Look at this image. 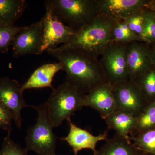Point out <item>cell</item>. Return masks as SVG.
Segmentation results:
<instances>
[{"label":"cell","mask_w":155,"mask_h":155,"mask_svg":"<svg viewBox=\"0 0 155 155\" xmlns=\"http://www.w3.org/2000/svg\"><path fill=\"white\" fill-rule=\"evenodd\" d=\"M61 63L66 79L80 91L87 94L101 84L108 82L97 57L81 50L58 47L47 51Z\"/></svg>","instance_id":"cell-1"},{"label":"cell","mask_w":155,"mask_h":155,"mask_svg":"<svg viewBox=\"0 0 155 155\" xmlns=\"http://www.w3.org/2000/svg\"><path fill=\"white\" fill-rule=\"evenodd\" d=\"M116 21V19L99 14L87 24L77 30L68 42L58 47L81 50L98 58L113 42L111 32Z\"/></svg>","instance_id":"cell-2"},{"label":"cell","mask_w":155,"mask_h":155,"mask_svg":"<svg viewBox=\"0 0 155 155\" xmlns=\"http://www.w3.org/2000/svg\"><path fill=\"white\" fill-rule=\"evenodd\" d=\"M85 94L65 80L53 89L48 101V110L54 127L61 126L71 119L76 111L85 107Z\"/></svg>","instance_id":"cell-3"},{"label":"cell","mask_w":155,"mask_h":155,"mask_svg":"<svg viewBox=\"0 0 155 155\" xmlns=\"http://www.w3.org/2000/svg\"><path fill=\"white\" fill-rule=\"evenodd\" d=\"M45 5L58 20L76 31L99 14L98 0H47Z\"/></svg>","instance_id":"cell-4"},{"label":"cell","mask_w":155,"mask_h":155,"mask_svg":"<svg viewBox=\"0 0 155 155\" xmlns=\"http://www.w3.org/2000/svg\"><path fill=\"white\" fill-rule=\"evenodd\" d=\"M37 115L35 124L27 130L25 138L27 152L32 151L38 155H55L57 137L53 131L54 125L49 116L46 102L37 106H30Z\"/></svg>","instance_id":"cell-5"},{"label":"cell","mask_w":155,"mask_h":155,"mask_svg":"<svg viewBox=\"0 0 155 155\" xmlns=\"http://www.w3.org/2000/svg\"><path fill=\"white\" fill-rule=\"evenodd\" d=\"M116 110L125 111L137 117L147 107L145 96L137 84L128 79L113 84Z\"/></svg>","instance_id":"cell-6"},{"label":"cell","mask_w":155,"mask_h":155,"mask_svg":"<svg viewBox=\"0 0 155 155\" xmlns=\"http://www.w3.org/2000/svg\"><path fill=\"white\" fill-rule=\"evenodd\" d=\"M127 45L112 42L100 56L108 82L112 84L129 79L126 58Z\"/></svg>","instance_id":"cell-7"},{"label":"cell","mask_w":155,"mask_h":155,"mask_svg":"<svg viewBox=\"0 0 155 155\" xmlns=\"http://www.w3.org/2000/svg\"><path fill=\"white\" fill-rule=\"evenodd\" d=\"M42 20V41L40 54L51 49L67 43L77 31L65 25L46 9Z\"/></svg>","instance_id":"cell-8"},{"label":"cell","mask_w":155,"mask_h":155,"mask_svg":"<svg viewBox=\"0 0 155 155\" xmlns=\"http://www.w3.org/2000/svg\"><path fill=\"white\" fill-rule=\"evenodd\" d=\"M23 92L22 85L17 80L7 77L0 78V100L11 112L18 128L22 126V109L30 107L26 104Z\"/></svg>","instance_id":"cell-9"},{"label":"cell","mask_w":155,"mask_h":155,"mask_svg":"<svg viewBox=\"0 0 155 155\" xmlns=\"http://www.w3.org/2000/svg\"><path fill=\"white\" fill-rule=\"evenodd\" d=\"M42 20L24 28L17 34L12 44L13 56L18 58L28 55L40 54Z\"/></svg>","instance_id":"cell-10"},{"label":"cell","mask_w":155,"mask_h":155,"mask_svg":"<svg viewBox=\"0 0 155 155\" xmlns=\"http://www.w3.org/2000/svg\"><path fill=\"white\" fill-rule=\"evenodd\" d=\"M126 63L129 79L134 81L153 66L150 47L143 41H134L127 45Z\"/></svg>","instance_id":"cell-11"},{"label":"cell","mask_w":155,"mask_h":155,"mask_svg":"<svg viewBox=\"0 0 155 155\" xmlns=\"http://www.w3.org/2000/svg\"><path fill=\"white\" fill-rule=\"evenodd\" d=\"M152 1L148 0H98L99 14L116 19H125L147 8Z\"/></svg>","instance_id":"cell-12"},{"label":"cell","mask_w":155,"mask_h":155,"mask_svg":"<svg viewBox=\"0 0 155 155\" xmlns=\"http://www.w3.org/2000/svg\"><path fill=\"white\" fill-rule=\"evenodd\" d=\"M85 107L97 111L104 119L116 111L113 84L109 82L103 84L86 94Z\"/></svg>","instance_id":"cell-13"},{"label":"cell","mask_w":155,"mask_h":155,"mask_svg":"<svg viewBox=\"0 0 155 155\" xmlns=\"http://www.w3.org/2000/svg\"><path fill=\"white\" fill-rule=\"evenodd\" d=\"M69 124V130L68 135L61 139L67 142L71 147L74 155H78L81 150L90 149L93 153L96 151L97 144L99 141L107 139L108 130L98 135L94 136L88 131L78 127L71 119L67 120Z\"/></svg>","instance_id":"cell-14"},{"label":"cell","mask_w":155,"mask_h":155,"mask_svg":"<svg viewBox=\"0 0 155 155\" xmlns=\"http://www.w3.org/2000/svg\"><path fill=\"white\" fill-rule=\"evenodd\" d=\"M61 70L63 71V67L59 62L41 65L34 71L27 81L22 85V90L48 87L53 90L54 78Z\"/></svg>","instance_id":"cell-15"},{"label":"cell","mask_w":155,"mask_h":155,"mask_svg":"<svg viewBox=\"0 0 155 155\" xmlns=\"http://www.w3.org/2000/svg\"><path fill=\"white\" fill-rule=\"evenodd\" d=\"M144 153L137 148L129 139L115 134L93 155H143Z\"/></svg>","instance_id":"cell-16"},{"label":"cell","mask_w":155,"mask_h":155,"mask_svg":"<svg viewBox=\"0 0 155 155\" xmlns=\"http://www.w3.org/2000/svg\"><path fill=\"white\" fill-rule=\"evenodd\" d=\"M137 118L125 111L116 110L104 120L108 129H113L116 131V134L129 139L130 135L135 129Z\"/></svg>","instance_id":"cell-17"},{"label":"cell","mask_w":155,"mask_h":155,"mask_svg":"<svg viewBox=\"0 0 155 155\" xmlns=\"http://www.w3.org/2000/svg\"><path fill=\"white\" fill-rule=\"evenodd\" d=\"M26 6L25 0H0V27L14 25Z\"/></svg>","instance_id":"cell-18"},{"label":"cell","mask_w":155,"mask_h":155,"mask_svg":"<svg viewBox=\"0 0 155 155\" xmlns=\"http://www.w3.org/2000/svg\"><path fill=\"white\" fill-rule=\"evenodd\" d=\"M111 38L113 42L124 44L127 45L132 42L143 41L140 36L130 30L124 19L116 20L112 28Z\"/></svg>","instance_id":"cell-19"},{"label":"cell","mask_w":155,"mask_h":155,"mask_svg":"<svg viewBox=\"0 0 155 155\" xmlns=\"http://www.w3.org/2000/svg\"><path fill=\"white\" fill-rule=\"evenodd\" d=\"M155 128V101L150 103L137 118L135 129L130 136Z\"/></svg>","instance_id":"cell-20"},{"label":"cell","mask_w":155,"mask_h":155,"mask_svg":"<svg viewBox=\"0 0 155 155\" xmlns=\"http://www.w3.org/2000/svg\"><path fill=\"white\" fill-rule=\"evenodd\" d=\"M129 139L139 149L155 154V128L130 136Z\"/></svg>","instance_id":"cell-21"},{"label":"cell","mask_w":155,"mask_h":155,"mask_svg":"<svg viewBox=\"0 0 155 155\" xmlns=\"http://www.w3.org/2000/svg\"><path fill=\"white\" fill-rule=\"evenodd\" d=\"M134 81L140 88L147 99L155 101V66L153 65L147 71Z\"/></svg>","instance_id":"cell-22"},{"label":"cell","mask_w":155,"mask_h":155,"mask_svg":"<svg viewBox=\"0 0 155 155\" xmlns=\"http://www.w3.org/2000/svg\"><path fill=\"white\" fill-rule=\"evenodd\" d=\"M143 31L141 38L150 46L155 45V13L147 8L143 11Z\"/></svg>","instance_id":"cell-23"},{"label":"cell","mask_w":155,"mask_h":155,"mask_svg":"<svg viewBox=\"0 0 155 155\" xmlns=\"http://www.w3.org/2000/svg\"><path fill=\"white\" fill-rule=\"evenodd\" d=\"M24 26L15 25L0 27V52L7 54L15 37Z\"/></svg>","instance_id":"cell-24"},{"label":"cell","mask_w":155,"mask_h":155,"mask_svg":"<svg viewBox=\"0 0 155 155\" xmlns=\"http://www.w3.org/2000/svg\"><path fill=\"white\" fill-rule=\"evenodd\" d=\"M28 152L11 139L10 134L4 139L0 150V155H27Z\"/></svg>","instance_id":"cell-25"},{"label":"cell","mask_w":155,"mask_h":155,"mask_svg":"<svg viewBox=\"0 0 155 155\" xmlns=\"http://www.w3.org/2000/svg\"><path fill=\"white\" fill-rule=\"evenodd\" d=\"M144 10V9H143L141 11H139L131 17L125 19L127 25L130 30L140 37L143 31L144 20L143 11Z\"/></svg>","instance_id":"cell-26"},{"label":"cell","mask_w":155,"mask_h":155,"mask_svg":"<svg viewBox=\"0 0 155 155\" xmlns=\"http://www.w3.org/2000/svg\"><path fill=\"white\" fill-rule=\"evenodd\" d=\"M13 121L11 112L0 100V129L7 130L8 134H11Z\"/></svg>","instance_id":"cell-27"},{"label":"cell","mask_w":155,"mask_h":155,"mask_svg":"<svg viewBox=\"0 0 155 155\" xmlns=\"http://www.w3.org/2000/svg\"><path fill=\"white\" fill-rule=\"evenodd\" d=\"M150 47V53L153 65L155 66V45Z\"/></svg>","instance_id":"cell-28"},{"label":"cell","mask_w":155,"mask_h":155,"mask_svg":"<svg viewBox=\"0 0 155 155\" xmlns=\"http://www.w3.org/2000/svg\"><path fill=\"white\" fill-rule=\"evenodd\" d=\"M149 8L151 9L155 13V1H152Z\"/></svg>","instance_id":"cell-29"},{"label":"cell","mask_w":155,"mask_h":155,"mask_svg":"<svg viewBox=\"0 0 155 155\" xmlns=\"http://www.w3.org/2000/svg\"><path fill=\"white\" fill-rule=\"evenodd\" d=\"M57 155V154H56V155Z\"/></svg>","instance_id":"cell-30"}]
</instances>
